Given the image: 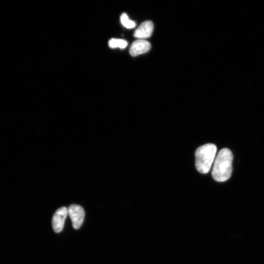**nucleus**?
<instances>
[{"label": "nucleus", "instance_id": "obj_1", "mask_svg": "<svg viewBox=\"0 0 264 264\" xmlns=\"http://www.w3.org/2000/svg\"><path fill=\"white\" fill-rule=\"evenodd\" d=\"M233 155L228 148L221 149L217 154L214 162L212 176L218 182L227 180L232 173Z\"/></svg>", "mask_w": 264, "mask_h": 264}, {"label": "nucleus", "instance_id": "obj_2", "mask_svg": "<svg viewBox=\"0 0 264 264\" xmlns=\"http://www.w3.org/2000/svg\"><path fill=\"white\" fill-rule=\"evenodd\" d=\"M217 148L212 143L199 147L195 151V166L201 174L208 173L216 158Z\"/></svg>", "mask_w": 264, "mask_h": 264}, {"label": "nucleus", "instance_id": "obj_3", "mask_svg": "<svg viewBox=\"0 0 264 264\" xmlns=\"http://www.w3.org/2000/svg\"><path fill=\"white\" fill-rule=\"evenodd\" d=\"M68 209L73 228L78 229L81 226L85 218V211L83 207L77 204L70 205Z\"/></svg>", "mask_w": 264, "mask_h": 264}, {"label": "nucleus", "instance_id": "obj_4", "mask_svg": "<svg viewBox=\"0 0 264 264\" xmlns=\"http://www.w3.org/2000/svg\"><path fill=\"white\" fill-rule=\"evenodd\" d=\"M67 214L68 209L64 206L59 208L54 213L52 220V225L56 233L62 231Z\"/></svg>", "mask_w": 264, "mask_h": 264}, {"label": "nucleus", "instance_id": "obj_5", "mask_svg": "<svg viewBox=\"0 0 264 264\" xmlns=\"http://www.w3.org/2000/svg\"><path fill=\"white\" fill-rule=\"evenodd\" d=\"M151 46L150 43L147 41L138 39L132 43L129 52L131 56H136L147 52L150 50Z\"/></svg>", "mask_w": 264, "mask_h": 264}, {"label": "nucleus", "instance_id": "obj_6", "mask_svg": "<svg viewBox=\"0 0 264 264\" xmlns=\"http://www.w3.org/2000/svg\"><path fill=\"white\" fill-rule=\"evenodd\" d=\"M153 29V23L150 21H145L135 30L133 36L138 39L144 40L151 36Z\"/></svg>", "mask_w": 264, "mask_h": 264}, {"label": "nucleus", "instance_id": "obj_7", "mask_svg": "<svg viewBox=\"0 0 264 264\" xmlns=\"http://www.w3.org/2000/svg\"><path fill=\"white\" fill-rule=\"evenodd\" d=\"M109 45L112 48H119L124 49L128 45V42L123 39L113 38L109 40Z\"/></svg>", "mask_w": 264, "mask_h": 264}, {"label": "nucleus", "instance_id": "obj_8", "mask_svg": "<svg viewBox=\"0 0 264 264\" xmlns=\"http://www.w3.org/2000/svg\"><path fill=\"white\" fill-rule=\"evenodd\" d=\"M120 21L122 24L127 28H132L136 25L135 22L131 20L126 13H123L121 15Z\"/></svg>", "mask_w": 264, "mask_h": 264}]
</instances>
